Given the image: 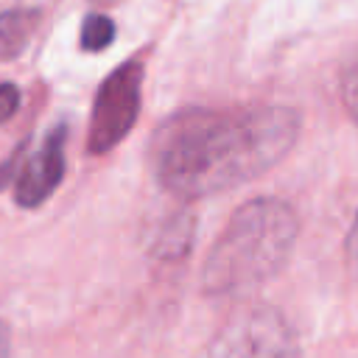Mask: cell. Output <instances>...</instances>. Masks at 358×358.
Wrapping results in <instances>:
<instances>
[{"instance_id":"10","label":"cell","mask_w":358,"mask_h":358,"mask_svg":"<svg viewBox=\"0 0 358 358\" xmlns=\"http://www.w3.org/2000/svg\"><path fill=\"white\" fill-rule=\"evenodd\" d=\"M344 255H347V266L350 271L358 277V213L347 229V238H344Z\"/></svg>"},{"instance_id":"5","label":"cell","mask_w":358,"mask_h":358,"mask_svg":"<svg viewBox=\"0 0 358 358\" xmlns=\"http://www.w3.org/2000/svg\"><path fill=\"white\" fill-rule=\"evenodd\" d=\"M64 143H67V129L56 126L36 148V154L25 162L14 185V199L20 207L31 210L53 196V190L64 179Z\"/></svg>"},{"instance_id":"9","label":"cell","mask_w":358,"mask_h":358,"mask_svg":"<svg viewBox=\"0 0 358 358\" xmlns=\"http://www.w3.org/2000/svg\"><path fill=\"white\" fill-rule=\"evenodd\" d=\"M20 109V90L14 84H0V123Z\"/></svg>"},{"instance_id":"3","label":"cell","mask_w":358,"mask_h":358,"mask_svg":"<svg viewBox=\"0 0 358 358\" xmlns=\"http://www.w3.org/2000/svg\"><path fill=\"white\" fill-rule=\"evenodd\" d=\"M207 358H302L294 327L271 305L238 308L215 333Z\"/></svg>"},{"instance_id":"2","label":"cell","mask_w":358,"mask_h":358,"mask_svg":"<svg viewBox=\"0 0 358 358\" xmlns=\"http://www.w3.org/2000/svg\"><path fill=\"white\" fill-rule=\"evenodd\" d=\"M299 235L294 207L274 196L249 199L221 229L201 266L207 294H243L271 280L291 257Z\"/></svg>"},{"instance_id":"1","label":"cell","mask_w":358,"mask_h":358,"mask_svg":"<svg viewBox=\"0 0 358 358\" xmlns=\"http://www.w3.org/2000/svg\"><path fill=\"white\" fill-rule=\"evenodd\" d=\"M288 106L182 109L165 117L148 145L157 185L179 199H204L271 171L299 137Z\"/></svg>"},{"instance_id":"7","label":"cell","mask_w":358,"mask_h":358,"mask_svg":"<svg viewBox=\"0 0 358 358\" xmlns=\"http://www.w3.org/2000/svg\"><path fill=\"white\" fill-rule=\"evenodd\" d=\"M112 39H115V22L106 14H90L81 22V48L87 53H95V50L109 48Z\"/></svg>"},{"instance_id":"11","label":"cell","mask_w":358,"mask_h":358,"mask_svg":"<svg viewBox=\"0 0 358 358\" xmlns=\"http://www.w3.org/2000/svg\"><path fill=\"white\" fill-rule=\"evenodd\" d=\"M0 358H11V333L3 319H0Z\"/></svg>"},{"instance_id":"8","label":"cell","mask_w":358,"mask_h":358,"mask_svg":"<svg viewBox=\"0 0 358 358\" xmlns=\"http://www.w3.org/2000/svg\"><path fill=\"white\" fill-rule=\"evenodd\" d=\"M338 90H341V101H344L347 115L358 126V50L344 62L341 78H338Z\"/></svg>"},{"instance_id":"4","label":"cell","mask_w":358,"mask_h":358,"mask_svg":"<svg viewBox=\"0 0 358 358\" xmlns=\"http://www.w3.org/2000/svg\"><path fill=\"white\" fill-rule=\"evenodd\" d=\"M143 98V64L137 59L115 67L95 92L87 148L92 154L112 151L137 123Z\"/></svg>"},{"instance_id":"6","label":"cell","mask_w":358,"mask_h":358,"mask_svg":"<svg viewBox=\"0 0 358 358\" xmlns=\"http://www.w3.org/2000/svg\"><path fill=\"white\" fill-rule=\"evenodd\" d=\"M36 22H39L36 8L0 11V59H17L31 45Z\"/></svg>"}]
</instances>
